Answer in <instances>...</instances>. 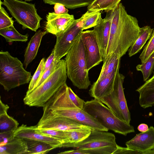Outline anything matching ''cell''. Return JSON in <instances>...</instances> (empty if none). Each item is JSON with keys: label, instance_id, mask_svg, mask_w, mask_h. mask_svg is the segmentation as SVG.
Segmentation results:
<instances>
[{"label": "cell", "instance_id": "17", "mask_svg": "<svg viewBox=\"0 0 154 154\" xmlns=\"http://www.w3.org/2000/svg\"><path fill=\"white\" fill-rule=\"evenodd\" d=\"M118 69L111 74L103 79L97 80L92 85L89 90L90 95L100 100L111 93L114 90L115 82Z\"/></svg>", "mask_w": 154, "mask_h": 154}, {"label": "cell", "instance_id": "22", "mask_svg": "<svg viewBox=\"0 0 154 154\" xmlns=\"http://www.w3.org/2000/svg\"><path fill=\"white\" fill-rule=\"evenodd\" d=\"M153 30V29L148 26L140 28L137 39L128 50V55L130 57L140 51L147 41L150 38Z\"/></svg>", "mask_w": 154, "mask_h": 154}, {"label": "cell", "instance_id": "18", "mask_svg": "<svg viewBox=\"0 0 154 154\" xmlns=\"http://www.w3.org/2000/svg\"><path fill=\"white\" fill-rule=\"evenodd\" d=\"M152 76L136 91L139 94V103L144 109L154 106V72Z\"/></svg>", "mask_w": 154, "mask_h": 154}, {"label": "cell", "instance_id": "26", "mask_svg": "<svg viewBox=\"0 0 154 154\" xmlns=\"http://www.w3.org/2000/svg\"><path fill=\"white\" fill-rule=\"evenodd\" d=\"M0 35L4 37L6 42H11L14 41L26 42L28 40L29 35H23L15 29L13 25L0 29Z\"/></svg>", "mask_w": 154, "mask_h": 154}, {"label": "cell", "instance_id": "24", "mask_svg": "<svg viewBox=\"0 0 154 154\" xmlns=\"http://www.w3.org/2000/svg\"><path fill=\"white\" fill-rule=\"evenodd\" d=\"M25 139L27 142L28 146L26 154H46L57 148L46 142L29 139Z\"/></svg>", "mask_w": 154, "mask_h": 154}, {"label": "cell", "instance_id": "39", "mask_svg": "<svg viewBox=\"0 0 154 154\" xmlns=\"http://www.w3.org/2000/svg\"><path fill=\"white\" fill-rule=\"evenodd\" d=\"M54 13L57 14H61L67 13L68 10L67 8L63 4L59 3H56L54 5Z\"/></svg>", "mask_w": 154, "mask_h": 154}, {"label": "cell", "instance_id": "11", "mask_svg": "<svg viewBox=\"0 0 154 154\" xmlns=\"http://www.w3.org/2000/svg\"><path fill=\"white\" fill-rule=\"evenodd\" d=\"M43 115L37 126L39 128H52L62 131L89 128L72 119L60 116L47 109H43Z\"/></svg>", "mask_w": 154, "mask_h": 154}, {"label": "cell", "instance_id": "10", "mask_svg": "<svg viewBox=\"0 0 154 154\" xmlns=\"http://www.w3.org/2000/svg\"><path fill=\"white\" fill-rule=\"evenodd\" d=\"M97 12L88 10L80 18L75 20L67 29L56 35V41L54 48V61L57 62L66 55L75 41L83 31L82 27L85 20Z\"/></svg>", "mask_w": 154, "mask_h": 154}, {"label": "cell", "instance_id": "3", "mask_svg": "<svg viewBox=\"0 0 154 154\" xmlns=\"http://www.w3.org/2000/svg\"><path fill=\"white\" fill-rule=\"evenodd\" d=\"M67 77L65 60L60 59L47 78L38 87L26 94L23 99L24 104L29 106L43 107L66 82Z\"/></svg>", "mask_w": 154, "mask_h": 154}, {"label": "cell", "instance_id": "2", "mask_svg": "<svg viewBox=\"0 0 154 154\" xmlns=\"http://www.w3.org/2000/svg\"><path fill=\"white\" fill-rule=\"evenodd\" d=\"M66 82L63 84L46 103L43 109H47L53 114L69 118L88 126L92 129L107 131L93 117L77 107L70 99Z\"/></svg>", "mask_w": 154, "mask_h": 154}, {"label": "cell", "instance_id": "44", "mask_svg": "<svg viewBox=\"0 0 154 154\" xmlns=\"http://www.w3.org/2000/svg\"><path fill=\"white\" fill-rule=\"evenodd\" d=\"M143 154H154V149L147 151L144 152Z\"/></svg>", "mask_w": 154, "mask_h": 154}, {"label": "cell", "instance_id": "41", "mask_svg": "<svg viewBox=\"0 0 154 154\" xmlns=\"http://www.w3.org/2000/svg\"><path fill=\"white\" fill-rule=\"evenodd\" d=\"M9 107L8 106L3 103L1 100L0 99V115L3 114L7 113V112Z\"/></svg>", "mask_w": 154, "mask_h": 154}, {"label": "cell", "instance_id": "31", "mask_svg": "<svg viewBox=\"0 0 154 154\" xmlns=\"http://www.w3.org/2000/svg\"><path fill=\"white\" fill-rule=\"evenodd\" d=\"M45 59L43 58L38 66L35 72L32 76L26 94H29L34 88L35 85L40 78L42 73Z\"/></svg>", "mask_w": 154, "mask_h": 154}, {"label": "cell", "instance_id": "1", "mask_svg": "<svg viewBox=\"0 0 154 154\" xmlns=\"http://www.w3.org/2000/svg\"><path fill=\"white\" fill-rule=\"evenodd\" d=\"M137 19L120 3L113 11L104 61L113 53L121 57L137 39L140 30Z\"/></svg>", "mask_w": 154, "mask_h": 154}, {"label": "cell", "instance_id": "6", "mask_svg": "<svg viewBox=\"0 0 154 154\" xmlns=\"http://www.w3.org/2000/svg\"><path fill=\"white\" fill-rule=\"evenodd\" d=\"M83 109L108 130L125 136L135 131L133 126L118 118L100 100L85 102Z\"/></svg>", "mask_w": 154, "mask_h": 154}, {"label": "cell", "instance_id": "12", "mask_svg": "<svg viewBox=\"0 0 154 154\" xmlns=\"http://www.w3.org/2000/svg\"><path fill=\"white\" fill-rule=\"evenodd\" d=\"M84 45L88 71L99 64L103 59L96 35L93 30L82 31L81 34Z\"/></svg>", "mask_w": 154, "mask_h": 154}, {"label": "cell", "instance_id": "14", "mask_svg": "<svg viewBox=\"0 0 154 154\" xmlns=\"http://www.w3.org/2000/svg\"><path fill=\"white\" fill-rule=\"evenodd\" d=\"M113 11L106 12V17L104 19L100 17L93 29L96 35L103 60L105 58L109 38Z\"/></svg>", "mask_w": 154, "mask_h": 154}, {"label": "cell", "instance_id": "25", "mask_svg": "<svg viewBox=\"0 0 154 154\" xmlns=\"http://www.w3.org/2000/svg\"><path fill=\"white\" fill-rule=\"evenodd\" d=\"M121 0H95L88 6V10L107 12L114 11L118 6Z\"/></svg>", "mask_w": 154, "mask_h": 154}, {"label": "cell", "instance_id": "29", "mask_svg": "<svg viewBox=\"0 0 154 154\" xmlns=\"http://www.w3.org/2000/svg\"><path fill=\"white\" fill-rule=\"evenodd\" d=\"M136 69L140 71L143 74V80L146 82L153 72L154 69V52L144 62L138 64L136 67Z\"/></svg>", "mask_w": 154, "mask_h": 154}, {"label": "cell", "instance_id": "8", "mask_svg": "<svg viewBox=\"0 0 154 154\" xmlns=\"http://www.w3.org/2000/svg\"><path fill=\"white\" fill-rule=\"evenodd\" d=\"M5 6L23 29L36 32L42 18L38 14L35 4L19 0H3Z\"/></svg>", "mask_w": 154, "mask_h": 154}, {"label": "cell", "instance_id": "19", "mask_svg": "<svg viewBox=\"0 0 154 154\" xmlns=\"http://www.w3.org/2000/svg\"><path fill=\"white\" fill-rule=\"evenodd\" d=\"M47 32L40 30L36 32L31 37L25 50L23 64L26 68L35 58L40 46L43 37Z\"/></svg>", "mask_w": 154, "mask_h": 154}, {"label": "cell", "instance_id": "7", "mask_svg": "<svg viewBox=\"0 0 154 154\" xmlns=\"http://www.w3.org/2000/svg\"><path fill=\"white\" fill-rule=\"evenodd\" d=\"M117 145L114 134L91 129L87 137L72 148L85 154H113Z\"/></svg>", "mask_w": 154, "mask_h": 154}, {"label": "cell", "instance_id": "28", "mask_svg": "<svg viewBox=\"0 0 154 154\" xmlns=\"http://www.w3.org/2000/svg\"><path fill=\"white\" fill-rule=\"evenodd\" d=\"M17 121L7 113L0 115V133L15 131L18 127Z\"/></svg>", "mask_w": 154, "mask_h": 154}, {"label": "cell", "instance_id": "40", "mask_svg": "<svg viewBox=\"0 0 154 154\" xmlns=\"http://www.w3.org/2000/svg\"><path fill=\"white\" fill-rule=\"evenodd\" d=\"M54 48H53L51 54L45 61L43 73L50 66L54 61Z\"/></svg>", "mask_w": 154, "mask_h": 154}, {"label": "cell", "instance_id": "9", "mask_svg": "<svg viewBox=\"0 0 154 154\" xmlns=\"http://www.w3.org/2000/svg\"><path fill=\"white\" fill-rule=\"evenodd\" d=\"M125 78V76L120 73L119 70L116 75L113 91L100 100L118 118L130 124V112L128 107L123 85Z\"/></svg>", "mask_w": 154, "mask_h": 154}, {"label": "cell", "instance_id": "42", "mask_svg": "<svg viewBox=\"0 0 154 154\" xmlns=\"http://www.w3.org/2000/svg\"><path fill=\"white\" fill-rule=\"evenodd\" d=\"M58 154H85L84 152L75 149L62 152Z\"/></svg>", "mask_w": 154, "mask_h": 154}, {"label": "cell", "instance_id": "30", "mask_svg": "<svg viewBox=\"0 0 154 154\" xmlns=\"http://www.w3.org/2000/svg\"><path fill=\"white\" fill-rule=\"evenodd\" d=\"M154 52V29L151 37L145 45L143 51L139 56L141 63L146 61Z\"/></svg>", "mask_w": 154, "mask_h": 154}, {"label": "cell", "instance_id": "36", "mask_svg": "<svg viewBox=\"0 0 154 154\" xmlns=\"http://www.w3.org/2000/svg\"><path fill=\"white\" fill-rule=\"evenodd\" d=\"M57 62H56L54 61H53L50 66L43 72L40 78L38 81V82L36 83L32 90H33L39 86L54 71Z\"/></svg>", "mask_w": 154, "mask_h": 154}, {"label": "cell", "instance_id": "20", "mask_svg": "<svg viewBox=\"0 0 154 154\" xmlns=\"http://www.w3.org/2000/svg\"><path fill=\"white\" fill-rule=\"evenodd\" d=\"M27 149L26 140L14 136L5 144L0 146V154H26Z\"/></svg>", "mask_w": 154, "mask_h": 154}, {"label": "cell", "instance_id": "27", "mask_svg": "<svg viewBox=\"0 0 154 154\" xmlns=\"http://www.w3.org/2000/svg\"><path fill=\"white\" fill-rule=\"evenodd\" d=\"M45 4L51 5L59 3L63 5L66 8L75 9L88 6L95 0H43Z\"/></svg>", "mask_w": 154, "mask_h": 154}, {"label": "cell", "instance_id": "13", "mask_svg": "<svg viewBox=\"0 0 154 154\" xmlns=\"http://www.w3.org/2000/svg\"><path fill=\"white\" fill-rule=\"evenodd\" d=\"M45 29L48 33L56 35L70 26L75 20L73 15L68 13L57 14L49 12L46 16Z\"/></svg>", "mask_w": 154, "mask_h": 154}, {"label": "cell", "instance_id": "32", "mask_svg": "<svg viewBox=\"0 0 154 154\" xmlns=\"http://www.w3.org/2000/svg\"><path fill=\"white\" fill-rule=\"evenodd\" d=\"M36 128L38 132L59 139L62 141L63 143L66 140V138L64 131L52 128H37V125Z\"/></svg>", "mask_w": 154, "mask_h": 154}, {"label": "cell", "instance_id": "15", "mask_svg": "<svg viewBox=\"0 0 154 154\" xmlns=\"http://www.w3.org/2000/svg\"><path fill=\"white\" fill-rule=\"evenodd\" d=\"M14 136L48 143L57 148L62 147L63 142L58 139L42 133L37 130L36 125L28 126L22 124L14 131Z\"/></svg>", "mask_w": 154, "mask_h": 154}, {"label": "cell", "instance_id": "16", "mask_svg": "<svg viewBox=\"0 0 154 154\" xmlns=\"http://www.w3.org/2000/svg\"><path fill=\"white\" fill-rule=\"evenodd\" d=\"M125 145L127 147L138 152L140 154L154 149V127L151 126L147 131L136 134L127 141Z\"/></svg>", "mask_w": 154, "mask_h": 154}, {"label": "cell", "instance_id": "45", "mask_svg": "<svg viewBox=\"0 0 154 154\" xmlns=\"http://www.w3.org/2000/svg\"><path fill=\"white\" fill-rule=\"evenodd\" d=\"M24 1H32L33 0H24Z\"/></svg>", "mask_w": 154, "mask_h": 154}, {"label": "cell", "instance_id": "21", "mask_svg": "<svg viewBox=\"0 0 154 154\" xmlns=\"http://www.w3.org/2000/svg\"><path fill=\"white\" fill-rule=\"evenodd\" d=\"M91 129L89 128H82L64 131L66 138L62 147L72 148L75 144L87 137Z\"/></svg>", "mask_w": 154, "mask_h": 154}, {"label": "cell", "instance_id": "35", "mask_svg": "<svg viewBox=\"0 0 154 154\" xmlns=\"http://www.w3.org/2000/svg\"><path fill=\"white\" fill-rule=\"evenodd\" d=\"M68 91L69 97L71 100L77 107L83 109L85 102L79 98L69 87L68 88Z\"/></svg>", "mask_w": 154, "mask_h": 154}, {"label": "cell", "instance_id": "43", "mask_svg": "<svg viewBox=\"0 0 154 154\" xmlns=\"http://www.w3.org/2000/svg\"><path fill=\"white\" fill-rule=\"evenodd\" d=\"M149 129L148 125L142 123L140 124L137 127V129L141 132H145Z\"/></svg>", "mask_w": 154, "mask_h": 154}, {"label": "cell", "instance_id": "38", "mask_svg": "<svg viewBox=\"0 0 154 154\" xmlns=\"http://www.w3.org/2000/svg\"><path fill=\"white\" fill-rule=\"evenodd\" d=\"M138 154L140 153L136 151L131 149L128 147H123L117 145V148L113 154Z\"/></svg>", "mask_w": 154, "mask_h": 154}, {"label": "cell", "instance_id": "4", "mask_svg": "<svg viewBox=\"0 0 154 154\" xmlns=\"http://www.w3.org/2000/svg\"><path fill=\"white\" fill-rule=\"evenodd\" d=\"M81 34L66 54L65 60L67 76L73 85L80 89H87L91 84Z\"/></svg>", "mask_w": 154, "mask_h": 154}, {"label": "cell", "instance_id": "34", "mask_svg": "<svg viewBox=\"0 0 154 154\" xmlns=\"http://www.w3.org/2000/svg\"><path fill=\"white\" fill-rule=\"evenodd\" d=\"M101 16V11H97L87 18L83 26V30L94 27L96 26L99 19Z\"/></svg>", "mask_w": 154, "mask_h": 154}, {"label": "cell", "instance_id": "5", "mask_svg": "<svg viewBox=\"0 0 154 154\" xmlns=\"http://www.w3.org/2000/svg\"><path fill=\"white\" fill-rule=\"evenodd\" d=\"M30 72L24 68L23 64L8 51H0V84L7 91L28 83L31 79Z\"/></svg>", "mask_w": 154, "mask_h": 154}, {"label": "cell", "instance_id": "23", "mask_svg": "<svg viewBox=\"0 0 154 154\" xmlns=\"http://www.w3.org/2000/svg\"><path fill=\"white\" fill-rule=\"evenodd\" d=\"M121 57L113 53L104 62L97 80H101L111 74L119 68Z\"/></svg>", "mask_w": 154, "mask_h": 154}, {"label": "cell", "instance_id": "37", "mask_svg": "<svg viewBox=\"0 0 154 154\" xmlns=\"http://www.w3.org/2000/svg\"><path fill=\"white\" fill-rule=\"evenodd\" d=\"M14 131L0 133V146H2L11 140L14 137Z\"/></svg>", "mask_w": 154, "mask_h": 154}, {"label": "cell", "instance_id": "33", "mask_svg": "<svg viewBox=\"0 0 154 154\" xmlns=\"http://www.w3.org/2000/svg\"><path fill=\"white\" fill-rule=\"evenodd\" d=\"M0 29L13 25L14 21L12 17H10L4 8L2 6V2L0 0Z\"/></svg>", "mask_w": 154, "mask_h": 154}]
</instances>
